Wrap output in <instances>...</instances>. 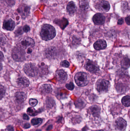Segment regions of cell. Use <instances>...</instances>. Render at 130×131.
Here are the masks:
<instances>
[{
	"instance_id": "cell-39",
	"label": "cell",
	"mask_w": 130,
	"mask_h": 131,
	"mask_svg": "<svg viewBox=\"0 0 130 131\" xmlns=\"http://www.w3.org/2000/svg\"><path fill=\"white\" fill-rule=\"evenodd\" d=\"M2 64L0 62V71L2 69Z\"/></svg>"
},
{
	"instance_id": "cell-18",
	"label": "cell",
	"mask_w": 130,
	"mask_h": 131,
	"mask_svg": "<svg viewBox=\"0 0 130 131\" xmlns=\"http://www.w3.org/2000/svg\"><path fill=\"white\" fill-rule=\"evenodd\" d=\"M52 87L49 84H44L40 86V91L41 93L44 94H48L52 92Z\"/></svg>"
},
{
	"instance_id": "cell-5",
	"label": "cell",
	"mask_w": 130,
	"mask_h": 131,
	"mask_svg": "<svg viewBox=\"0 0 130 131\" xmlns=\"http://www.w3.org/2000/svg\"><path fill=\"white\" fill-rule=\"evenodd\" d=\"M34 45V41L29 37L22 38L19 41V47L24 50L27 48H32Z\"/></svg>"
},
{
	"instance_id": "cell-17",
	"label": "cell",
	"mask_w": 130,
	"mask_h": 131,
	"mask_svg": "<svg viewBox=\"0 0 130 131\" xmlns=\"http://www.w3.org/2000/svg\"><path fill=\"white\" fill-rule=\"evenodd\" d=\"M89 112L91 114L95 117H98L100 115V108L97 105H94L90 107Z\"/></svg>"
},
{
	"instance_id": "cell-24",
	"label": "cell",
	"mask_w": 130,
	"mask_h": 131,
	"mask_svg": "<svg viewBox=\"0 0 130 131\" xmlns=\"http://www.w3.org/2000/svg\"><path fill=\"white\" fill-rule=\"evenodd\" d=\"M5 93V89L4 86L0 84V99L4 96Z\"/></svg>"
},
{
	"instance_id": "cell-10",
	"label": "cell",
	"mask_w": 130,
	"mask_h": 131,
	"mask_svg": "<svg viewBox=\"0 0 130 131\" xmlns=\"http://www.w3.org/2000/svg\"><path fill=\"white\" fill-rule=\"evenodd\" d=\"M115 127L119 131H124L127 126L126 122L122 118H118L115 122Z\"/></svg>"
},
{
	"instance_id": "cell-28",
	"label": "cell",
	"mask_w": 130,
	"mask_h": 131,
	"mask_svg": "<svg viewBox=\"0 0 130 131\" xmlns=\"http://www.w3.org/2000/svg\"><path fill=\"white\" fill-rule=\"evenodd\" d=\"M60 65L62 66V67H65V68H68L69 66V62L67 61L64 60L61 62Z\"/></svg>"
},
{
	"instance_id": "cell-15",
	"label": "cell",
	"mask_w": 130,
	"mask_h": 131,
	"mask_svg": "<svg viewBox=\"0 0 130 131\" xmlns=\"http://www.w3.org/2000/svg\"><path fill=\"white\" fill-rule=\"evenodd\" d=\"M3 27L7 30H12L15 27V23L11 19L6 20L3 23Z\"/></svg>"
},
{
	"instance_id": "cell-19",
	"label": "cell",
	"mask_w": 130,
	"mask_h": 131,
	"mask_svg": "<svg viewBox=\"0 0 130 131\" xmlns=\"http://www.w3.org/2000/svg\"><path fill=\"white\" fill-rule=\"evenodd\" d=\"M67 12L70 15H73L76 10V7L75 3L71 1L68 4L66 7Z\"/></svg>"
},
{
	"instance_id": "cell-37",
	"label": "cell",
	"mask_w": 130,
	"mask_h": 131,
	"mask_svg": "<svg viewBox=\"0 0 130 131\" xmlns=\"http://www.w3.org/2000/svg\"><path fill=\"white\" fill-rule=\"evenodd\" d=\"M32 49L31 48H27V53L28 54H30L32 53Z\"/></svg>"
},
{
	"instance_id": "cell-40",
	"label": "cell",
	"mask_w": 130,
	"mask_h": 131,
	"mask_svg": "<svg viewBox=\"0 0 130 131\" xmlns=\"http://www.w3.org/2000/svg\"><path fill=\"white\" fill-rule=\"evenodd\" d=\"M104 131L102 130H98V131Z\"/></svg>"
},
{
	"instance_id": "cell-4",
	"label": "cell",
	"mask_w": 130,
	"mask_h": 131,
	"mask_svg": "<svg viewBox=\"0 0 130 131\" xmlns=\"http://www.w3.org/2000/svg\"><path fill=\"white\" fill-rule=\"evenodd\" d=\"M12 57L13 59L16 61H23L25 58L24 50L20 47H16L12 51Z\"/></svg>"
},
{
	"instance_id": "cell-30",
	"label": "cell",
	"mask_w": 130,
	"mask_h": 131,
	"mask_svg": "<svg viewBox=\"0 0 130 131\" xmlns=\"http://www.w3.org/2000/svg\"><path fill=\"white\" fill-rule=\"evenodd\" d=\"M15 32H16L15 33H16L17 35H20L22 34H23L22 28H18Z\"/></svg>"
},
{
	"instance_id": "cell-6",
	"label": "cell",
	"mask_w": 130,
	"mask_h": 131,
	"mask_svg": "<svg viewBox=\"0 0 130 131\" xmlns=\"http://www.w3.org/2000/svg\"><path fill=\"white\" fill-rule=\"evenodd\" d=\"M24 72L30 77H33L37 75L38 73V69L33 63H27L25 64L24 68Z\"/></svg>"
},
{
	"instance_id": "cell-9",
	"label": "cell",
	"mask_w": 130,
	"mask_h": 131,
	"mask_svg": "<svg viewBox=\"0 0 130 131\" xmlns=\"http://www.w3.org/2000/svg\"><path fill=\"white\" fill-rule=\"evenodd\" d=\"M18 13L23 18H25L29 15L30 13V8L27 5L22 4L18 9Z\"/></svg>"
},
{
	"instance_id": "cell-23",
	"label": "cell",
	"mask_w": 130,
	"mask_h": 131,
	"mask_svg": "<svg viewBox=\"0 0 130 131\" xmlns=\"http://www.w3.org/2000/svg\"><path fill=\"white\" fill-rule=\"evenodd\" d=\"M42 122V120L41 118H33L31 121V124L34 125H37L41 124Z\"/></svg>"
},
{
	"instance_id": "cell-41",
	"label": "cell",
	"mask_w": 130,
	"mask_h": 131,
	"mask_svg": "<svg viewBox=\"0 0 130 131\" xmlns=\"http://www.w3.org/2000/svg\"><path fill=\"white\" fill-rule=\"evenodd\" d=\"M36 131H40V130H37Z\"/></svg>"
},
{
	"instance_id": "cell-34",
	"label": "cell",
	"mask_w": 130,
	"mask_h": 131,
	"mask_svg": "<svg viewBox=\"0 0 130 131\" xmlns=\"http://www.w3.org/2000/svg\"><path fill=\"white\" fill-rule=\"evenodd\" d=\"M31 125L30 124H28V123H27V124H25L24 125V128H26V129H27V128H29L30 127Z\"/></svg>"
},
{
	"instance_id": "cell-3",
	"label": "cell",
	"mask_w": 130,
	"mask_h": 131,
	"mask_svg": "<svg viewBox=\"0 0 130 131\" xmlns=\"http://www.w3.org/2000/svg\"><path fill=\"white\" fill-rule=\"evenodd\" d=\"M95 87L97 91L100 93H104L108 91L110 87V82L105 79H100L97 82Z\"/></svg>"
},
{
	"instance_id": "cell-32",
	"label": "cell",
	"mask_w": 130,
	"mask_h": 131,
	"mask_svg": "<svg viewBox=\"0 0 130 131\" xmlns=\"http://www.w3.org/2000/svg\"><path fill=\"white\" fill-rule=\"evenodd\" d=\"M123 23L124 20L123 18H121L119 19V20H118V25H120L123 24Z\"/></svg>"
},
{
	"instance_id": "cell-20",
	"label": "cell",
	"mask_w": 130,
	"mask_h": 131,
	"mask_svg": "<svg viewBox=\"0 0 130 131\" xmlns=\"http://www.w3.org/2000/svg\"><path fill=\"white\" fill-rule=\"evenodd\" d=\"M130 97L129 95H126L123 98L122 102L123 104L126 107H129L130 105Z\"/></svg>"
},
{
	"instance_id": "cell-8",
	"label": "cell",
	"mask_w": 130,
	"mask_h": 131,
	"mask_svg": "<svg viewBox=\"0 0 130 131\" xmlns=\"http://www.w3.org/2000/svg\"><path fill=\"white\" fill-rule=\"evenodd\" d=\"M110 6L109 2L107 1H102L99 2L97 5V8L99 11L106 12L110 10Z\"/></svg>"
},
{
	"instance_id": "cell-16",
	"label": "cell",
	"mask_w": 130,
	"mask_h": 131,
	"mask_svg": "<svg viewBox=\"0 0 130 131\" xmlns=\"http://www.w3.org/2000/svg\"><path fill=\"white\" fill-rule=\"evenodd\" d=\"M26 94L24 92H17L15 94L16 101L19 104L23 102L26 100Z\"/></svg>"
},
{
	"instance_id": "cell-11",
	"label": "cell",
	"mask_w": 130,
	"mask_h": 131,
	"mask_svg": "<svg viewBox=\"0 0 130 131\" xmlns=\"http://www.w3.org/2000/svg\"><path fill=\"white\" fill-rule=\"evenodd\" d=\"M56 76L57 81L61 83L65 82L68 78L67 73L63 70H59L57 71L56 73Z\"/></svg>"
},
{
	"instance_id": "cell-35",
	"label": "cell",
	"mask_w": 130,
	"mask_h": 131,
	"mask_svg": "<svg viewBox=\"0 0 130 131\" xmlns=\"http://www.w3.org/2000/svg\"><path fill=\"white\" fill-rule=\"evenodd\" d=\"M7 130L9 131H13V128L12 126L9 125V126H8Z\"/></svg>"
},
{
	"instance_id": "cell-33",
	"label": "cell",
	"mask_w": 130,
	"mask_h": 131,
	"mask_svg": "<svg viewBox=\"0 0 130 131\" xmlns=\"http://www.w3.org/2000/svg\"><path fill=\"white\" fill-rule=\"evenodd\" d=\"M23 118L24 120L27 121V120H29V117L26 114H24L23 115Z\"/></svg>"
},
{
	"instance_id": "cell-25",
	"label": "cell",
	"mask_w": 130,
	"mask_h": 131,
	"mask_svg": "<svg viewBox=\"0 0 130 131\" xmlns=\"http://www.w3.org/2000/svg\"><path fill=\"white\" fill-rule=\"evenodd\" d=\"M38 103V101L34 99H31L29 101V104L32 107H34Z\"/></svg>"
},
{
	"instance_id": "cell-31",
	"label": "cell",
	"mask_w": 130,
	"mask_h": 131,
	"mask_svg": "<svg viewBox=\"0 0 130 131\" xmlns=\"http://www.w3.org/2000/svg\"><path fill=\"white\" fill-rule=\"evenodd\" d=\"M125 20H126V22L127 24L128 25H130V18L129 16H128L126 18Z\"/></svg>"
},
{
	"instance_id": "cell-22",
	"label": "cell",
	"mask_w": 130,
	"mask_h": 131,
	"mask_svg": "<svg viewBox=\"0 0 130 131\" xmlns=\"http://www.w3.org/2000/svg\"><path fill=\"white\" fill-rule=\"evenodd\" d=\"M27 112L28 115L32 116H35L37 114V112L36 111L35 109L32 107L28 108L27 111Z\"/></svg>"
},
{
	"instance_id": "cell-21",
	"label": "cell",
	"mask_w": 130,
	"mask_h": 131,
	"mask_svg": "<svg viewBox=\"0 0 130 131\" xmlns=\"http://www.w3.org/2000/svg\"><path fill=\"white\" fill-rule=\"evenodd\" d=\"M129 59L127 58H125L121 63V66L124 68H128L129 66Z\"/></svg>"
},
{
	"instance_id": "cell-7",
	"label": "cell",
	"mask_w": 130,
	"mask_h": 131,
	"mask_svg": "<svg viewBox=\"0 0 130 131\" xmlns=\"http://www.w3.org/2000/svg\"><path fill=\"white\" fill-rule=\"evenodd\" d=\"M85 69L92 73H97L99 71V67L94 61L88 60L84 64Z\"/></svg>"
},
{
	"instance_id": "cell-2",
	"label": "cell",
	"mask_w": 130,
	"mask_h": 131,
	"mask_svg": "<svg viewBox=\"0 0 130 131\" xmlns=\"http://www.w3.org/2000/svg\"><path fill=\"white\" fill-rule=\"evenodd\" d=\"M75 79L76 84L80 87L85 86L89 82L88 75L86 73L83 72L77 73L75 75Z\"/></svg>"
},
{
	"instance_id": "cell-1",
	"label": "cell",
	"mask_w": 130,
	"mask_h": 131,
	"mask_svg": "<svg viewBox=\"0 0 130 131\" xmlns=\"http://www.w3.org/2000/svg\"><path fill=\"white\" fill-rule=\"evenodd\" d=\"M56 34L55 28L52 25L45 24L42 27L40 32V35L42 40H50L55 37Z\"/></svg>"
},
{
	"instance_id": "cell-38",
	"label": "cell",
	"mask_w": 130,
	"mask_h": 131,
	"mask_svg": "<svg viewBox=\"0 0 130 131\" xmlns=\"http://www.w3.org/2000/svg\"><path fill=\"white\" fill-rule=\"evenodd\" d=\"M52 125H50V126L47 128V130H50L52 129Z\"/></svg>"
},
{
	"instance_id": "cell-13",
	"label": "cell",
	"mask_w": 130,
	"mask_h": 131,
	"mask_svg": "<svg viewBox=\"0 0 130 131\" xmlns=\"http://www.w3.org/2000/svg\"><path fill=\"white\" fill-rule=\"evenodd\" d=\"M18 85L20 88H26L30 84L29 80L26 77L21 76L19 77L17 80Z\"/></svg>"
},
{
	"instance_id": "cell-29",
	"label": "cell",
	"mask_w": 130,
	"mask_h": 131,
	"mask_svg": "<svg viewBox=\"0 0 130 131\" xmlns=\"http://www.w3.org/2000/svg\"><path fill=\"white\" fill-rule=\"evenodd\" d=\"M23 30L25 33H27L30 30V28L29 26H27V25H25V26H24L23 28Z\"/></svg>"
},
{
	"instance_id": "cell-14",
	"label": "cell",
	"mask_w": 130,
	"mask_h": 131,
	"mask_svg": "<svg viewBox=\"0 0 130 131\" xmlns=\"http://www.w3.org/2000/svg\"><path fill=\"white\" fill-rule=\"evenodd\" d=\"M107 47V43L105 40L101 39L97 41L94 43V47L97 50H100L105 49Z\"/></svg>"
},
{
	"instance_id": "cell-26",
	"label": "cell",
	"mask_w": 130,
	"mask_h": 131,
	"mask_svg": "<svg viewBox=\"0 0 130 131\" xmlns=\"http://www.w3.org/2000/svg\"><path fill=\"white\" fill-rule=\"evenodd\" d=\"M54 101L52 99H49L47 100L46 104L49 107H52V106L54 104Z\"/></svg>"
},
{
	"instance_id": "cell-27",
	"label": "cell",
	"mask_w": 130,
	"mask_h": 131,
	"mask_svg": "<svg viewBox=\"0 0 130 131\" xmlns=\"http://www.w3.org/2000/svg\"><path fill=\"white\" fill-rule=\"evenodd\" d=\"M66 87L68 89V90H73L75 88V85L72 82H71L69 84H66Z\"/></svg>"
},
{
	"instance_id": "cell-36",
	"label": "cell",
	"mask_w": 130,
	"mask_h": 131,
	"mask_svg": "<svg viewBox=\"0 0 130 131\" xmlns=\"http://www.w3.org/2000/svg\"><path fill=\"white\" fill-rule=\"evenodd\" d=\"M4 57L3 53L1 51H0V61L3 60V58H4Z\"/></svg>"
},
{
	"instance_id": "cell-12",
	"label": "cell",
	"mask_w": 130,
	"mask_h": 131,
	"mask_svg": "<svg viewBox=\"0 0 130 131\" xmlns=\"http://www.w3.org/2000/svg\"><path fill=\"white\" fill-rule=\"evenodd\" d=\"M93 22L95 24L97 25H101L104 23L105 18V16L100 13L95 14L93 18Z\"/></svg>"
}]
</instances>
